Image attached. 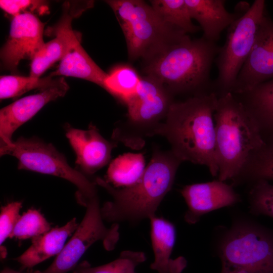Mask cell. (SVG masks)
I'll list each match as a JSON object with an SVG mask.
<instances>
[{
	"label": "cell",
	"instance_id": "1",
	"mask_svg": "<svg viewBox=\"0 0 273 273\" xmlns=\"http://www.w3.org/2000/svg\"><path fill=\"white\" fill-rule=\"evenodd\" d=\"M217 100L211 92L173 102L156 133L166 138L183 162L204 165L213 176L218 174L214 120Z\"/></svg>",
	"mask_w": 273,
	"mask_h": 273
},
{
	"label": "cell",
	"instance_id": "31",
	"mask_svg": "<svg viewBox=\"0 0 273 273\" xmlns=\"http://www.w3.org/2000/svg\"><path fill=\"white\" fill-rule=\"evenodd\" d=\"M22 202H10L1 207L0 214V244L3 245L6 240L10 237L20 216L19 212Z\"/></svg>",
	"mask_w": 273,
	"mask_h": 273
},
{
	"label": "cell",
	"instance_id": "5",
	"mask_svg": "<svg viewBox=\"0 0 273 273\" xmlns=\"http://www.w3.org/2000/svg\"><path fill=\"white\" fill-rule=\"evenodd\" d=\"M125 36L131 60L149 59L165 47L189 36L171 27L157 15L151 6L141 0H108Z\"/></svg>",
	"mask_w": 273,
	"mask_h": 273
},
{
	"label": "cell",
	"instance_id": "27",
	"mask_svg": "<svg viewBox=\"0 0 273 273\" xmlns=\"http://www.w3.org/2000/svg\"><path fill=\"white\" fill-rule=\"evenodd\" d=\"M55 78L50 75L43 78L15 75L1 76L0 98L4 100L17 97L34 89H44L53 82Z\"/></svg>",
	"mask_w": 273,
	"mask_h": 273
},
{
	"label": "cell",
	"instance_id": "22",
	"mask_svg": "<svg viewBox=\"0 0 273 273\" xmlns=\"http://www.w3.org/2000/svg\"><path fill=\"white\" fill-rule=\"evenodd\" d=\"M146 167L143 154H123L110 163L107 171L106 181L113 184L114 187L131 186L140 179Z\"/></svg>",
	"mask_w": 273,
	"mask_h": 273
},
{
	"label": "cell",
	"instance_id": "11",
	"mask_svg": "<svg viewBox=\"0 0 273 273\" xmlns=\"http://www.w3.org/2000/svg\"><path fill=\"white\" fill-rule=\"evenodd\" d=\"M44 24L36 15L25 13L14 17L8 39L1 51L3 67L15 73L20 61H31L45 44Z\"/></svg>",
	"mask_w": 273,
	"mask_h": 273
},
{
	"label": "cell",
	"instance_id": "7",
	"mask_svg": "<svg viewBox=\"0 0 273 273\" xmlns=\"http://www.w3.org/2000/svg\"><path fill=\"white\" fill-rule=\"evenodd\" d=\"M172 94L154 78L141 77L136 93L126 103L127 118L114 129L112 138L134 149H140L148 136L156 135L165 122Z\"/></svg>",
	"mask_w": 273,
	"mask_h": 273
},
{
	"label": "cell",
	"instance_id": "28",
	"mask_svg": "<svg viewBox=\"0 0 273 273\" xmlns=\"http://www.w3.org/2000/svg\"><path fill=\"white\" fill-rule=\"evenodd\" d=\"M51 229L50 223L39 211L30 209L20 216L9 238L33 239Z\"/></svg>",
	"mask_w": 273,
	"mask_h": 273
},
{
	"label": "cell",
	"instance_id": "4",
	"mask_svg": "<svg viewBox=\"0 0 273 273\" xmlns=\"http://www.w3.org/2000/svg\"><path fill=\"white\" fill-rule=\"evenodd\" d=\"M214 120L218 179L234 184L265 142L254 118L232 93L218 97Z\"/></svg>",
	"mask_w": 273,
	"mask_h": 273
},
{
	"label": "cell",
	"instance_id": "20",
	"mask_svg": "<svg viewBox=\"0 0 273 273\" xmlns=\"http://www.w3.org/2000/svg\"><path fill=\"white\" fill-rule=\"evenodd\" d=\"M234 95L256 121L265 142H273V79Z\"/></svg>",
	"mask_w": 273,
	"mask_h": 273
},
{
	"label": "cell",
	"instance_id": "8",
	"mask_svg": "<svg viewBox=\"0 0 273 273\" xmlns=\"http://www.w3.org/2000/svg\"><path fill=\"white\" fill-rule=\"evenodd\" d=\"M1 156L17 158L18 168L64 178L75 185L77 201L85 206L98 197L96 184L68 163L65 157L50 143L35 138L20 137L9 146L0 147Z\"/></svg>",
	"mask_w": 273,
	"mask_h": 273
},
{
	"label": "cell",
	"instance_id": "23",
	"mask_svg": "<svg viewBox=\"0 0 273 273\" xmlns=\"http://www.w3.org/2000/svg\"><path fill=\"white\" fill-rule=\"evenodd\" d=\"M151 6L167 25L188 33H194L200 28L194 25L185 0H153Z\"/></svg>",
	"mask_w": 273,
	"mask_h": 273
},
{
	"label": "cell",
	"instance_id": "25",
	"mask_svg": "<svg viewBox=\"0 0 273 273\" xmlns=\"http://www.w3.org/2000/svg\"><path fill=\"white\" fill-rule=\"evenodd\" d=\"M259 180H273V142L266 143L252 156L233 184Z\"/></svg>",
	"mask_w": 273,
	"mask_h": 273
},
{
	"label": "cell",
	"instance_id": "13",
	"mask_svg": "<svg viewBox=\"0 0 273 273\" xmlns=\"http://www.w3.org/2000/svg\"><path fill=\"white\" fill-rule=\"evenodd\" d=\"M273 79V21L266 15L259 28L252 51L243 66L232 92L239 94Z\"/></svg>",
	"mask_w": 273,
	"mask_h": 273
},
{
	"label": "cell",
	"instance_id": "9",
	"mask_svg": "<svg viewBox=\"0 0 273 273\" xmlns=\"http://www.w3.org/2000/svg\"><path fill=\"white\" fill-rule=\"evenodd\" d=\"M266 15L264 0L254 1L248 11L228 28L225 41L217 55L218 75L214 92L219 97L232 93L239 73L249 57L260 24Z\"/></svg>",
	"mask_w": 273,
	"mask_h": 273
},
{
	"label": "cell",
	"instance_id": "10",
	"mask_svg": "<svg viewBox=\"0 0 273 273\" xmlns=\"http://www.w3.org/2000/svg\"><path fill=\"white\" fill-rule=\"evenodd\" d=\"M85 215L73 235L43 273H67L74 270L79 259L94 243L101 241L108 251L114 249L119 239V225L107 228L103 222L98 197L86 205Z\"/></svg>",
	"mask_w": 273,
	"mask_h": 273
},
{
	"label": "cell",
	"instance_id": "32",
	"mask_svg": "<svg viewBox=\"0 0 273 273\" xmlns=\"http://www.w3.org/2000/svg\"><path fill=\"white\" fill-rule=\"evenodd\" d=\"M187 264L186 259L183 256L173 259L172 265L168 273H182Z\"/></svg>",
	"mask_w": 273,
	"mask_h": 273
},
{
	"label": "cell",
	"instance_id": "6",
	"mask_svg": "<svg viewBox=\"0 0 273 273\" xmlns=\"http://www.w3.org/2000/svg\"><path fill=\"white\" fill-rule=\"evenodd\" d=\"M218 246L220 273H273V232L258 224L233 222Z\"/></svg>",
	"mask_w": 273,
	"mask_h": 273
},
{
	"label": "cell",
	"instance_id": "18",
	"mask_svg": "<svg viewBox=\"0 0 273 273\" xmlns=\"http://www.w3.org/2000/svg\"><path fill=\"white\" fill-rule=\"evenodd\" d=\"M78 224L73 218L64 225L51 229L32 239L30 247L14 259L22 269L31 268L46 259L58 255L65 245L67 239L76 230Z\"/></svg>",
	"mask_w": 273,
	"mask_h": 273
},
{
	"label": "cell",
	"instance_id": "12",
	"mask_svg": "<svg viewBox=\"0 0 273 273\" xmlns=\"http://www.w3.org/2000/svg\"><path fill=\"white\" fill-rule=\"evenodd\" d=\"M69 86L63 76L55 78L48 87L36 94L26 96L2 108L0 111V146L13 143L12 135L20 126L30 120L48 103L63 97Z\"/></svg>",
	"mask_w": 273,
	"mask_h": 273
},
{
	"label": "cell",
	"instance_id": "2",
	"mask_svg": "<svg viewBox=\"0 0 273 273\" xmlns=\"http://www.w3.org/2000/svg\"><path fill=\"white\" fill-rule=\"evenodd\" d=\"M183 161L171 150L155 149L140 179L134 185L116 188L105 180L96 183L112 196L101 208L103 219L117 223L136 222L155 215L162 200L171 190L178 168Z\"/></svg>",
	"mask_w": 273,
	"mask_h": 273
},
{
	"label": "cell",
	"instance_id": "3",
	"mask_svg": "<svg viewBox=\"0 0 273 273\" xmlns=\"http://www.w3.org/2000/svg\"><path fill=\"white\" fill-rule=\"evenodd\" d=\"M219 49L215 42L203 37L189 38L165 47L148 59L144 70L172 95L214 92L210 71Z\"/></svg>",
	"mask_w": 273,
	"mask_h": 273
},
{
	"label": "cell",
	"instance_id": "15",
	"mask_svg": "<svg viewBox=\"0 0 273 273\" xmlns=\"http://www.w3.org/2000/svg\"><path fill=\"white\" fill-rule=\"evenodd\" d=\"M65 129L76 156V165L80 172L85 175L93 174L108 163L117 142L105 139L92 123L86 130L75 128L68 124Z\"/></svg>",
	"mask_w": 273,
	"mask_h": 273
},
{
	"label": "cell",
	"instance_id": "21",
	"mask_svg": "<svg viewBox=\"0 0 273 273\" xmlns=\"http://www.w3.org/2000/svg\"><path fill=\"white\" fill-rule=\"evenodd\" d=\"M149 219L154 254V261L150 267L158 273H168L173 261L170 256L176 239L175 226L169 221L156 215L150 217Z\"/></svg>",
	"mask_w": 273,
	"mask_h": 273
},
{
	"label": "cell",
	"instance_id": "33",
	"mask_svg": "<svg viewBox=\"0 0 273 273\" xmlns=\"http://www.w3.org/2000/svg\"><path fill=\"white\" fill-rule=\"evenodd\" d=\"M1 273H43V271L40 270H31L24 272L14 270L9 267H5L1 271Z\"/></svg>",
	"mask_w": 273,
	"mask_h": 273
},
{
	"label": "cell",
	"instance_id": "17",
	"mask_svg": "<svg viewBox=\"0 0 273 273\" xmlns=\"http://www.w3.org/2000/svg\"><path fill=\"white\" fill-rule=\"evenodd\" d=\"M192 19H195L203 31V37L215 42L221 33L237 18L235 12L225 8L224 0H185Z\"/></svg>",
	"mask_w": 273,
	"mask_h": 273
},
{
	"label": "cell",
	"instance_id": "30",
	"mask_svg": "<svg viewBox=\"0 0 273 273\" xmlns=\"http://www.w3.org/2000/svg\"><path fill=\"white\" fill-rule=\"evenodd\" d=\"M0 7L13 17L25 13L43 15L49 10L46 1L38 0H1Z\"/></svg>",
	"mask_w": 273,
	"mask_h": 273
},
{
	"label": "cell",
	"instance_id": "14",
	"mask_svg": "<svg viewBox=\"0 0 273 273\" xmlns=\"http://www.w3.org/2000/svg\"><path fill=\"white\" fill-rule=\"evenodd\" d=\"M92 7L89 1L67 2L64 5L63 15L59 22L48 30L54 37L31 60L30 75L39 78L53 64L60 61L66 54L73 37L77 33L72 28V20L76 15Z\"/></svg>",
	"mask_w": 273,
	"mask_h": 273
},
{
	"label": "cell",
	"instance_id": "29",
	"mask_svg": "<svg viewBox=\"0 0 273 273\" xmlns=\"http://www.w3.org/2000/svg\"><path fill=\"white\" fill-rule=\"evenodd\" d=\"M252 183L249 192L250 212L255 215H265L273 218V185L264 180Z\"/></svg>",
	"mask_w": 273,
	"mask_h": 273
},
{
	"label": "cell",
	"instance_id": "24",
	"mask_svg": "<svg viewBox=\"0 0 273 273\" xmlns=\"http://www.w3.org/2000/svg\"><path fill=\"white\" fill-rule=\"evenodd\" d=\"M141 79L133 68L120 65L108 74L102 87L125 104L136 93Z\"/></svg>",
	"mask_w": 273,
	"mask_h": 273
},
{
	"label": "cell",
	"instance_id": "26",
	"mask_svg": "<svg viewBox=\"0 0 273 273\" xmlns=\"http://www.w3.org/2000/svg\"><path fill=\"white\" fill-rule=\"evenodd\" d=\"M146 259L143 252L125 250L117 259L102 265L92 266L83 262L76 266L73 273H136V267Z\"/></svg>",
	"mask_w": 273,
	"mask_h": 273
},
{
	"label": "cell",
	"instance_id": "19",
	"mask_svg": "<svg viewBox=\"0 0 273 273\" xmlns=\"http://www.w3.org/2000/svg\"><path fill=\"white\" fill-rule=\"evenodd\" d=\"M50 75L79 78L103 87L108 74L88 55L81 44V35L76 33L57 69Z\"/></svg>",
	"mask_w": 273,
	"mask_h": 273
},
{
	"label": "cell",
	"instance_id": "16",
	"mask_svg": "<svg viewBox=\"0 0 273 273\" xmlns=\"http://www.w3.org/2000/svg\"><path fill=\"white\" fill-rule=\"evenodd\" d=\"M180 193L188 208L184 219L189 224L196 223L209 212L233 205L241 200L233 186L218 179L185 186Z\"/></svg>",
	"mask_w": 273,
	"mask_h": 273
}]
</instances>
